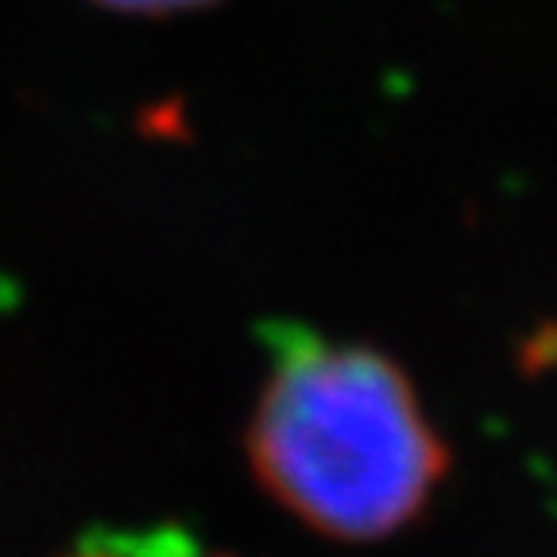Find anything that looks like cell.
I'll return each mask as SVG.
<instances>
[{
  "mask_svg": "<svg viewBox=\"0 0 557 557\" xmlns=\"http://www.w3.org/2000/svg\"><path fill=\"white\" fill-rule=\"evenodd\" d=\"M522 364L531 368V372H546V368L557 364V322L546 325V330H539L531 341H527V357H522Z\"/></svg>",
  "mask_w": 557,
  "mask_h": 557,
  "instance_id": "cell-4",
  "label": "cell"
},
{
  "mask_svg": "<svg viewBox=\"0 0 557 557\" xmlns=\"http://www.w3.org/2000/svg\"><path fill=\"white\" fill-rule=\"evenodd\" d=\"M248 426V461L295 519L345 542H372L418 519L449 469L410 380L364 345L283 330Z\"/></svg>",
  "mask_w": 557,
  "mask_h": 557,
  "instance_id": "cell-1",
  "label": "cell"
},
{
  "mask_svg": "<svg viewBox=\"0 0 557 557\" xmlns=\"http://www.w3.org/2000/svg\"><path fill=\"white\" fill-rule=\"evenodd\" d=\"M74 557H194V542L178 531L116 534V539H89Z\"/></svg>",
  "mask_w": 557,
  "mask_h": 557,
  "instance_id": "cell-2",
  "label": "cell"
},
{
  "mask_svg": "<svg viewBox=\"0 0 557 557\" xmlns=\"http://www.w3.org/2000/svg\"><path fill=\"white\" fill-rule=\"evenodd\" d=\"M194 557H198V554H194Z\"/></svg>",
  "mask_w": 557,
  "mask_h": 557,
  "instance_id": "cell-5",
  "label": "cell"
},
{
  "mask_svg": "<svg viewBox=\"0 0 557 557\" xmlns=\"http://www.w3.org/2000/svg\"><path fill=\"white\" fill-rule=\"evenodd\" d=\"M97 4L116 12H132V16H166V12L201 9V4H213V0H97Z\"/></svg>",
  "mask_w": 557,
  "mask_h": 557,
  "instance_id": "cell-3",
  "label": "cell"
}]
</instances>
